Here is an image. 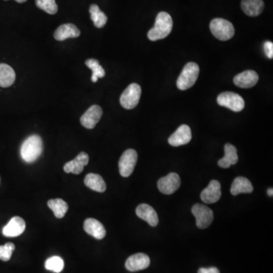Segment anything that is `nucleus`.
Returning a JSON list of instances; mask_svg holds the SVG:
<instances>
[{"label": "nucleus", "mask_w": 273, "mask_h": 273, "mask_svg": "<svg viewBox=\"0 0 273 273\" xmlns=\"http://www.w3.org/2000/svg\"><path fill=\"white\" fill-rule=\"evenodd\" d=\"M89 12L91 14V20L94 22L95 27H97V28H102L106 25L108 18H107L105 13L100 10L98 5L92 4L90 7Z\"/></svg>", "instance_id": "25"}, {"label": "nucleus", "mask_w": 273, "mask_h": 273, "mask_svg": "<svg viewBox=\"0 0 273 273\" xmlns=\"http://www.w3.org/2000/svg\"><path fill=\"white\" fill-rule=\"evenodd\" d=\"M136 162L137 153L135 149H129L125 151L119 162V172L122 176L126 178L130 176L134 172Z\"/></svg>", "instance_id": "8"}, {"label": "nucleus", "mask_w": 273, "mask_h": 273, "mask_svg": "<svg viewBox=\"0 0 273 273\" xmlns=\"http://www.w3.org/2000/svg\"><path fill=\"white\" fill-rule=\"evenodd\" d=\"M198 273H220V272L216 267H210V268H200L198 270Z\"/></svg>", "instance_id": "32"}, {"label": "nucleus", "mask_w": 273, "mask_h": 273, "mask_svg": "<svg viewBox=\"0 0 273 273\" xmlns=\"http://www.w3.org/2000/svg\"><path fill=\"white\" fill-rule=\"evenodd\" d=\"M192 138L191 129L187 125L180 126L168 138V143L171 146H179L189 143Z\"/></svg>", "instance_id": "11"}, {"label": "nucleus", "mask_w": 273, "mask_h": 273, "mask_svg": "<svg viewBox=\"0 0 273 273\" xmlns=\"http://www.w3.org/2000/svg\"><path fill=\"white\" fill-rule=\"evenodd\" d=\"M254 191V187L251 181L245 177H238L233 181L231 187V193L232 195L236 196L238 194L245 193L249 194Z\"/></svg>", "instance_id": "22"}, {"label": "nucleus", "mask_w": 273, "mask_h": 273, "mask_svg": "<svg viewBox=\"0 0 273 273\" xmlns=\"http://www.w3.org/2000/svg\"><path fill=\"white\" fill-rule=\"evenodd\" d=\"M224 157L219 159L218 165L221 168H228L232 165H235L238 162V156L237 149L233 145L230 143H226L225 145Z\"/></svg>", "instance_id": "20"}, {"label": "nucleus", "mask_w": 273, "mask_h": 273, "mask_svg": "<svg viewBox=\"0 0 273 273\" xmlns=\"http://www.w3.org/2000/svg\"><path fill=\"white\" fill-rule=\"evenodd\" d=\"M150 260L145 254H136L128 258L126 263V267L129 271L136 272L145 270L149 267Z\"/></svg>", "instance_id": "14"}, {"label": "nucleus", "mask_w": 273, "mask_h": 273, "mask_svg": "<svg viewBox=\"0 0 273 273\" xmlns=\"http://www.w3.org/2000/svg\"><path fill=\"white\" fill-rule=\"evenodd\" d=\"M16 75L14 69L5 63L0 64V87L9 88L15 81Z\"/></svg>", "instance_id": "23"}, {"label": "nucleus", "mask_w": 273, "mask_h": 273, "mask_svg": "<svg viewBox=\"0 0 273 273\" xmlns=\"http://www.w3.org/2000/svg\"><path fill=\"white\" fill-rule=\"evenodd\" d=\"M267 193H268V195L270 196V197H273V188H269L268 191H267Z\"/></svg>", "instance_id": "33"}, {"label": "nucleus", "mask_w": 273, "mask_h": 273, "mask_svg": "<svg viewBox=\"0 0 273 273\" xmlns=\"http://www.w3.org/2000/svg\"><path fill=\"white\" fill-rule=\"evenodd\" d=\"M136 214L140 219L146 221L152 227H156L159 223L157 213L149 205L145 203L139 205L136 209Z\"/></svg>", "instance_id": "17"}, {"label": "nucleus", "mask_w": 273, "mask_h": 273, "mask_svg": "<svg viewBox=\"0 0 273 273\" xmlns=\"http://www.w3.org/2000/svg\"><path fill=\"white\" fill-rule=\"evenodd\" d=\"M200 68L195 62H188L183 68L177 80V87L181 91H186L194 86L199 76Z\"/></svg>", "instance_id": "3"}, {"label": "nucleus", "mask_w": 273, "mask_h": 273, "mask_svg": "<svg viewBox=\"0 0 273 273\" xmlns=\"http://www.w3.org/2000/svg\"><path fill=\"white\" fill-rule=\"evenodd\" d=\"M43 140L39 135H30L23 142L20 149L21 158L26 162H35L42 154Z\"/></svg>", "instance_id": "2"}, {"label": "nucleus", "mask_w": 273, "mask_h": 273, "mask_svg": "<svg viewBox=\"0 0 273 273\" xmlns=\"http://www.w3.org/2000/svg\"><path fill=\"white\" fill-rule=\"evenodd\" d=\"M103 116V110L98 105H94L90 107L81 116L80 122L81 124L88 129H93L100 122Z\"/></svg>", "instance_id": "10"}, {"label": "nucleus", "mask_w": 273, "mask_h": 273, "mask_svg": "<svg viewBox=\"0 0 273 273\" xmlns=\"http://www.w3.org/2000/svg\"><path fill=\"white\" fill-rule=\"evenodd\" d=\"M14 249H15V246L14 244L11 243V242L0 246V260L4 262L9 261Z\"/></svg>", "instance_id": "30"}, {"label": "nucleus", "mask_w": 273, "mask_h": 273, "mask_svg": "<svg viewBox=\"0 0 273 273\" xmlns=\"http://www.w3.org/2000/svg\"><path fill=\"white\" fill-rule=\"evenodd\" d=\"M25 228L26 223L24 219L19 216H14L3 228L2 234L8 238H15L21 235L25 230Z\"/></svg>", "instance_id": "12"}, {"label": "nucleus", "mask_w": 273, "mask_h": 273, "mask_svg": "<svg viewBox=\"0 0 273 273\" xmlns=\"http://www.w3.org/2000/svg\"><path fill=\"white\" fill-rule=\"evenodd\" d=\"M36 5L49 14H55L58 11V5L55 0H36Z\"/></svg>", "instance_id": "29"}, {"label": "nucleus", "mask_w": 273, "mask_h": 273, "mask_svg": "<svg viewBox=\"0 0 273 273\" xmlns=\"http://www.w3.org/2000/svg\"><path fill=\"white\" fill-rule=\"evenodd\" d=\"M212 33L218 40L226 41L235 35V28L230 21L223 18H215L210 24Z\"/></svg>", "instance_id": "4"}, {"label": "nucleus", "mask_w": 273, "mask_h": 273, "mask_svg": "<svg viewBox=\"0 0 273 273\" xmlns=\"http://www.w3.org/2000/svg\"><path fill=\"white\" fill-rule=\"evenodd\" d=\"M84 229L87 233L98 240H101L105 238L107 235V231L104 225L97 219H92V218L87 219L84 221Z\"/></svg>", "instance_id": "18"}, {"label": "nucleus", "mask_w": 273, "mask_h": 273, "mask_svg": "<svg viewBox=\"0 0 273 273\" xmlns=\"http://www.w3.org/2000/svg\"><path fill=\"white\" fill-rule=\"evenodd\" d=\"M264 52L269 59L273 58V43L270 41H267L264 45Z\"/></svg>", "instance_id": "31"}, {"label": "nucleus", "mask_w": 273, "mask_h": 273, "mask_svg": "<svg viewBox=\"0 0 273 273\" xmlns=\"http://www.w3.org/2000/svg\"><path fill=\"white\" fill-rule=\"evenodd\" d=\"M45 268L56 273H61L64 269L63 260L60 257L53 256L52 258L46 260L45 263Z\"/></svg>", "instance_id": "28"}, {"label": "nucleus", "mask_w": 273, "mask_h": 273, "mask_svg": "<svg viewBox=\"0 0 273 273\" xmlns=\"http://www.w3.org/2000/svg\"><path fill=\"white\" fill-rule=\"evenodd\" d=\"M5 1H7V0H5ZM15 1L18 3H24V2H27V0H15Z\"/></svg>", "instance_id": "34"}, {"label": "nucleus", "mask_w": 273, "mask_h": 273, "mask_svg": "<svg viewBox=\"0 0 273 273\" xmlns=\"http://www.w3.org/2000/svg\"><path fill=\"white\" fill-rule=\"evenodd\" d=\"M259 81L258 73L252 70L245 71L234 78V84L238 88H251L255 86Z\"/></svg>", "instance_id": "15"}, {"label": "nucleus", "mask_w": 273, "mask_h": 273, "mask_svg": "<svg viewBox=\"0 0 273 273\" xmlns=\"http://www.w3.org/2000/svg\"><path fill=\"white\" fill-rule=\"evenodd\" d=\"M222 193H221L220 183L216 180L210 181L207 186L200 194L201 200L206 203H216L220 199Z\"/></svg>", "instance_id": "16"}, {"label": "nucleus", "mask_w": 273, "mask_h": 273, "mask_svg": "<svg viewBox=\"0 0 273 273\" xmlns=\"http://www.w3.org/2000/svg\"><path fill=\"white\" fill-rule=\"evenodd\" d=\"M85 65L92 71V77L91 81L96 83L98 81L99 78H104L105 76L106 72L103 67L100 65L98 60L94 59H87Z\"/></svg>", "instance_id": "27"}, {"label": "nucleus", "mask_w": 273, "mask_h": 273, "mask_svg": "<svg viewBox=\"0 0 273 273\" xmlns=\"http://www.w3.org/2000/svg\"><path fill=\"white\" fill-rule=\"evenodd\" d=\"M191 211L195 216L196 225L199 229H207L213 223L214 218L213 210L207 206L197 203L192 207Z\"/></svg>", "instance_id": "7"}, {"label": "nucleus", "mask_w": 273, "mask_h": 273, "mask_svg": "<svg viewBox=\"0 0 273 273\" xmlns=\"http://www.w3.org/2000/svg\"><path fill=\"white\" fill-rule=\"evenodd\" d=\"M80 35L81 31L73 24H62L54 32V38L58 41H64L68 38H76Z\"/></svg>", "instance_id": "19"}, {"label": "nucleus", "mask_w": 273, "mask_h": 273, "mask_svg": "<svg viewBox=\"0 0 273 273\" xmlns=\"http://www.w3.org/2000/svg\"><path fill=\"white\" fill-rule=\"evenodd\" d=\"M89 162V156L86 152H81L79 154L70 162L64 165V171L66 173H73L75 175L81 174L84 167Z\"/></svg>", "instance_id": "13"}, {"label": "nucleus", "mask_w": 273, "mask_h": 273, "mask_svg": "<svg viewBox=\"0 0 273 273\" xmlns=\"http://www.w3.org/2000/svg\"><path fill=\"white\" fill-rule=\"evenodd\" d=\"M157 185L161 193L169 195L175 193L179 188L181 179L178 174L172 172L166 176L161 178L158 181Z\"/></svg>", "instance_id": "9"}, {"label": "nucleus", "mask_w": 273, "mask_h": 273, "mask_svg": "<svg viewBox=\"0 0 273 273\" xmlns=\"http://www.w3.org/2000/svg\"><path fill=\"white\" fill-rule=\"evenodd\" d=\"M242 8L247 15L256 17L264 11V2L263 0H242Z\"/></svg>", "instance_id": "21"}, {"label": "nucleus", "mask_w": 273, "mask_h": 273, "mask_svg": "<svg viewBox=\"0 0 273 273\" xmlns=\"http://www.w3.org/2000/svg\"><path fill=\"white\" fill-rule=\"evenodd\" d=\"M48 207L53 210L55 216L58 219H62L65 216L68 210V205L62 199H55L48 201Z\"/></svg>", "instance_id": "26"}, {"label": "nucleus", "mask_w": 273, "mask_h": 273, "mask_svg": "<svg viewBox=\"0 0 273 273\" xmlns=\"http://www.w3.org/2000/svg\"><path fill=\"white\" fill-rule=\"evenodd\" d=\"M141 96V88L137 84H131L120 97V104L126 110H132L138 104Z\"/></svg>", "instance_id": "5"}, {"label": "nucleus", "mask_w": 273, "mask_h": 273, "mask_svg": "<svg viewBox=\"0 0 273 273\" xmlns=\"http://www.w3.org/2000/svg\"><path fill=\"white\" fill-rule=\"evenodd\" d=\"M173 27L172 17L165 11H161L156 16L154 27L147 33V37L151 41L162 40L169 35Z\"/></svg>", "instance_id": "1"}, {"label": "nucleus", "mask_w": 273, "mask_h": 273, "mask_svg": "<svg viewBox=\"0 0 273 273\" xmlns=\"http://www.w3.org/2000/svg\"><path fill=\"white\" fill-rule=\"evenodd\" d=\"M84 184L93 191L103 193L107 190L104 178L97 174L90 173L84 178Z\"/></svg>", "instance_id": "24"}, {"label": "nucleus", "mask_w": 273, "mask_h": 273, "mask_svg": "<svg viewBox=\"0 0 273 273\" xmlns=\"http://www.w3.org/2000/svg\"><path fill=\"white\" fill-rule=\"evenodd\" d=\"M217 103L221 107H226L234 112H241L245 108L244 99L239 94L233 92H224L217 97Z\"/></svg>", "instance_id": "6"}]
</instances>
